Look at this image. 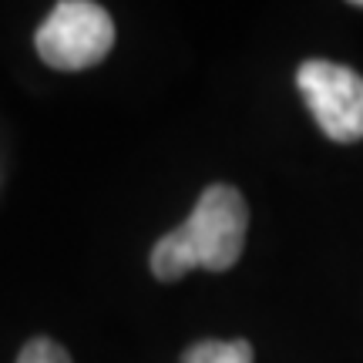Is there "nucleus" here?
I'll return each instance as SVG.
<instances>
[{"instance_id":"1","label":"nucleus","mask_w":363,"mask_h":363,"mask_svg":"<svg viewBox=\"0 0 363 363\" xmlns=\"http://www.w3.org/2000/svg\"><path fill=\"white\" fill-rule=\"evenodd\" d=\"M249 208L233 185H208L199 195L192 216L179 229L162 235L152 249V272L162 283H175L192 269H233L246 246Z\"/></svg>"},{"instance_id":"2","label":"nucleus","mask_w":363,"mask_h":363,"mask_svg":"<svg viewBox=\"0 0 363 363\" xmlns=\"http://www.w3.org/2000/svg\"><path fill=\"white\" fill-rule=\"evenodd\" d=\"M115 44V21L101 4L61 0L38 27L34 48L44 65L57 71H84L108 57Z\"/></svg>"},{"instance_id":"3","label":"nucleus","mask_w":363,"mask_h":363,"mask_svg":"<svg viewBox=\"0 0 363 363\" xmlns=\"http://www.w3.org/2000/svg\"><path fill=\"white\" fill-rule=\"evenodd\" d=\"M296 88L330 142L350 145L363 138V78L337 61H303Z\"/></svg>"},{"instance_id":"4","label":"nucleus","mask_w":363,"mask_h":363,"mask_svg":"<svg viewBox=\"0 0 363 363\" xmlns=\"http://www.w3.org/2000/svg\"><path fill=\"white\" fill-rule=\"evenodd\" d=\"M182 363H252V343L246 340H202L185 350Z\"/></svg>"},{"instance_id":"5","label":"nucleus","mask_w":363,"mask_h":363,"mask_svg":"<svg viewBox=\"0 0 363 363\" xmlns=\"http://www.w3.org/2000/svg\"><path fill=\"white\" fill-rule=\"evenodd\" d=\"M17 363H74V360H71V353H67L61 343H54L51 337H34L24 343Z\"/></svg>"},{"instance_id":"6","label":"nucleus","mask_w":363,"mask_h":363,"mask_svg":"<svg viewBox=\"0 0 363 363\" xmlns=\"http://www.w3.org/2000/svg\"><path fill=\"white\" fill-rule=\"evenodd\" d=\"M357 7H363V0H360V4H357Z\"/></svg>"}]
</instances>
